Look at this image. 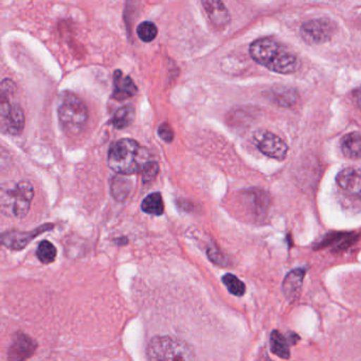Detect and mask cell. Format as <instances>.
I'll list each match as a JSON object with an SVG mask.
<instances>
[{
    "instance_id": "obj_3",
    "label": "cell",
    "mask_w": 361,
    "mask_h": 361,
    "mask_svg": "<svg viewBox=\"0 0 361 361\" xmlns=\"http://www.w3.org/2000/svg\"><path fill=\"white\" fill-rule=\"evenodd\" d=\"M58 113L61 126L67 135L78 136L83 132L88 121V109L77 94L62 92L59 97Z\"/></svg>"
},
{
    "instance_id": "obj_1",
    "label": "cell",
    "mask_w": 361,
    "mask_h": 361,
    "mask_svg": "<svg viewBox=\"0 0 361 361\" xmlns=\"http://www.w3.org/2000/svg\"><path fill=\"white\" fill-rule=\"evenodd\" d=\"M249 54L255 63L281 75L297 73L301 67L297 54L271 37H263L253 42L249 48Z\"/></svg>"
},
{
    "instance_id": "obj_25",
    "label": "cell",
    "mask_w": 361,
    "mask_h": 361,
    "mask_svg": "<svg viewBox=\"0 0 361 361\" xmlns=\"http://www.w3.org/2000/svg\"><path fill=\"white\" fill-rule=\"evenodd\" d=\"M158 135H159L162 140L168 143L172 142L173 139H174V132H173L172 128L168 123H164L159 126Z\"/></svg>"
},
{
    "instance_id": "obj_21",
    "label": "cell",
    "mask_w": 361,
    "mask_h": 361,
    "mask_svg": "<svg viewBox=\"0 0 361 361\" xmlns=\"http://www.w3.org/2000/svg\"><path fill=\"white\" fill-rule=\"evenodd\" d=\"M56 246L48 240H43L37 247V255L42 263H52L56 259Z\"/></svg>"
},
{
    "instance_id": "obj_18",
    "label": "cell",
    "mask_w": 361,
    "mask_h": 361,
    "mask_svg": "<svg viewBox=\"0 0 361 361\" xmlns=\"http://www.w3.org/2000/svg\"><path fill=\"white\" fill-rule=\"evenodd\" d=\"M270 348L271 352L280 358L288 359L290 357L288 341L279 331H272L270 336Z\"/></svg>"
},
{
    "instance_id": "obj_24",
    "label": "cell",
    "mask_w": 361,
    "mask_h": 361,
    "mask_svg": "<svg viewBox=\"0 0 361 361\" xmlns=\"http://www.w3.org/2000/svg\"><path fill=\"white\" fill-rule=\"evenodd\" d=\"M158 172H159V166L155 160H149L143 166L141 174H142V181L145 183H151L154 179L157 177Z\"/></svg>"
},
{
    "instance_id": "obj_8",
    "label": "cell",
    "mask_w": 361,
    "mask_h": 361,
    "mask_svg": "<svg viewBox=\"0 0 361 361\" xmlns=\"http://www.w3.org/2000/svg\"><path fill=\"white\" fill-rule=\"evenodd\" d=\"M255 143L261 153L274 159L284 160L288 152V147L280 137L266 130L255 133Z\"/></svg>"
},
{
    "instance_id": "obj_4",
    "label": "cell",
    "mask_w": 361,
    "mask_h": 361,
    "mask_svg": "<svg viewBox=\"0 0 361 361\" xmlns=\"http://www.w3.org/2000/svg\"><path fill=\"white\" fill-rule=\"evenodd\" d=\"M16 86L11 80L1 82V102H0V124L1 130L10 135H20L24 130L25 115L22 107L14 101Z\"/></svg>"
},
{
    "instance_id": "obj_23",
    "label": "cell",
    "mask_w": 361,
    "mask_h": 361,
    "mask_svg": "<svg viewBox=\"0 0 361 361\" xmlns=\"http://www.w3.org/2000/svg\"><path fill=\"white\" fill-rule=\"evenodd\" d=\"M137 35L141 41L145 43H151L157 37L158 29L153 23L143 22L137 27Z\"/></svg>"
},
{
    "instance_id": "obj_6",
    "label": "cell",
    "mask_w": 361,
    "mask_h": 361,
    "mask_svg": "<svg viewBox=\"0 0 361 361\" xmlns=\"http://www.w3.org/2000/svg\"><path fill=\"white\" fill-rule=\"evenodd\" d=\"M33 197L35 189L29 181H20L8 191L7 198L3 197V206L10 209L12 215L22 219L28 214Z\"/></svg>"
},
{
    "instance_id": "obj_13",
    "label": "cell",
    "mask_w": 361,
    "mask_h": 361,
    "mask_svg": "<svg viewBox=\"0 0 361 361\" xmlns=\"http://www.w3.org/2000/svg\"><path fill=\"white\" fill-rule=\"evenodd\" d=\"M114 85L115 88H114L113 99L117 101L128 100L138 92L132 78L124 75L121 71H116L114 73Z\"/></svg>"
},
{
    "instance_id": "obj_14",
    "label": "cell",
    "mask_w": 361,
    "mask_h": 361,
    "mask_svg": "<svg viewBox=\"0 0 361 361\" xmlns=\"http://www.w3.org/2000/svg\"><path fill=\"white\" fill-rule=\"evenodd\" d=\"M305 272L306 270L303 268H298L289 272L285 278L283 282V293L289 301H295L299 297Z\"/></svg>"
},
{
    "instance_id": "obj_12",
    "label": "cell",
    "mask_w": 361,
    "mask_h": 361,
    "mask_svg": "<svg viewBox=\"0 0 361 361\" xmlns=\"http://www.w3.org/2000/svg\"><path fill=\"white\" fill-rule=\"evenodd\" d=\"M202 4L213 26L223 29L229 25L230 14L221 0H202Z\"/></svg>"
},
{
    "instance_id": "obj_16",
    "label": "cell",
    "mask_w": 361,
    "mask_h": 361,
    "mask_svg": "<svg viewBox=\"0 0 361 361\" xmlns=\"http://www.w3.org/2000/svg\"><path fill=\"white\" fill-rule=\"evenodd\" d=\"M268 97L270 100L283 107L293 106L299 98L295 90L286 87L274 88L268 92Z\"/></svg>"
},
{
    "instance_id": "obj_17",
    "label": "cell",
    "mask_w": 361,
    "mask_h": 361,
    "mask_svg": "<svg viewBox=\"0 0 361 361\" xmlns=\"http://www.w3.org/2000/svg\"><path fill=\"white\" fill-rule=\"evenodd\" d=\"M111 190V194L116 200L123 202L132 190V181L126 177V175L119 174L118 176L114 177Z\"/></svg>"
},
{
    "instance_id": "obj_9",
    "label": "cell",
    "mask_w": 361,
    "mask_h": 361,
    "mask_svg": "<svg viewBox=\"0 0 361 361\" xmlns=\"http://www.w3.org/2000/svg\"><path fill=\"white\" fill-rule=\"evenodd\" d=\"M52 228H54V225L47 224V225L41 226V227L31 230V231L11 230V231H7L3 233V235H1V242H3V245H5L8 248L14 249V250H22L25 247L28 246L39 234L49 231Z\"/></svg>"
},
{
    "instance_id": "obj_2",
    "label": "cell",
    "mask_w": 361,
    "mask_h": 361,
    "mask_svg": "<svg viewBox=\"0 0 361 361\" xmlns=\"http://www.w3.org/2000/svg\"><path fill=\"white\" fill-rule=\"evenodd\" d=\"M151 158L149 151L137 141L121 139L109 149V166L118 174L132 175L141 172Z\"/></svg>"
},
{
    "instance_id": "obj_15",
    "label": "cell",
    "mask_w": 361,
    "mask_h": 361,
    "mask_svg": "<svg viewBox=\"0 0 361 361\" xmlns=\"http://www.w3.org/2000/svg\"><path fill=\"white\" fill-rule=\"evenodd\" d=\"M342 153L350 159L361 158V134L350 133L341 139Z\"/></svg>"
},
{
    "instance_id": "obj_10",
    "label": "cell",
    "mask_w": 361,
    "mask_h": 361,
    "mask_svg": "<svg viewBox=\"0 0 361 361\" xmlns=\"http://www.w3.org/2000/svg\"><path fill=\"white\" fill-rule=\"evenodd\" d=\"M37 350V342L24 334L14 336L13 341L8 353V357L11 360H25L30 358Z\"/></svg>"
},
{
    "instance_id": "obj_5",
    "label": "cell",
    "mask_w": 361,
    "mask_h": 361,
    "mask_svg": "<svg viewBox=\"0 0 361 361\" xmlns=\"http://www.w3.org/2000/svg\"><path fill=\"white\" fill-rule=\"evenodd\" d=\"M149 360H193V350L185 342L172 337H156L147 350Z\"/></svg>"
},
{
    "instance_id": "obj_22",
    "label": "cell",
    "mask_w": 361,
    "mask_h": 361,
    "mask_svg": "<svg viewBox=\"0 0 361 361\" xmlns=\"http://www.w3.org/2000/svg\"><path fill=\"white\" fill-rule=\"evenodd\" d=\"M223 283L225 284V286L227 287L230 293L236 295V297H242L245 291H246V286H245L244 283H243L238 276H234V274H225V276H223Z\"/></svg>"
},
{
    "instance_id": "obj_26",
    "label": "cell",
    "mask_w": 361,
    "mask_h": 361,
    "mask_svg": "<svg viewBox=\"0 0 361 361\" xmlns=\"http://www.w3.org/2000/svg\"><path fill=\"white\" fill-rule=\"evenodd\" d=\"M355 100H356L357 106L361 109V87L355 92Z\"/></svg>"
},
{
    "instance_id": "obj_19",
    "label": "cell",
    "mask_w": 361,
    "mask_h": 361,
    "mask_svg": "<svg viewBox=\"0 0 361 361\" xmlns=\"http://www.w3.org/2000/svg\"><path fill=\"white\" fill-rule=\"evenodd\" d=\"M135 119V109L130 105L121 107L111 118V124L118 130L128 128Z\"/></svg>"
},
{
    "instance_id": "obj_7",
    "label": "cell",
    "mask_w": 361,
    "mask_h": 361,
    "mask_svg": "<svg viewBox=\"0 0 361 361\" xmlns=\"http://www.w3.org/2000/svg\"><path fill=\"white\" fill-rule=\"evenodd\" d=\"M302 39L308 44H324L333 37L335 24L326 18L308 20L300 29Z\"/></svg>"
},
{
    "instance_id": "obj_20",
    "label": "cell",
    "mask_w": 361,
    "mask_h": 361,
    "mask_svg": "<svg viewBox=\"0 0 361 361\" xmlns=\"http://www.w3.org/2000/svg\"><path fill=\"white\" fill-rule=\"evenodd\" d=\"M141 208L147 214L156 215V216L164 214V204L161 194L157 192V193H152L147 195L143 200Z\"/></svg>"
},
{
    "instance_id": "obj_11",
    "label": "cell",
    "mask_w": 361,
    "mask_h": 361,
    "mask_svg": "<svg viewBox=\"0 0 361 361\" xmlns=\"http://www.w3.org/2000/svg\"><path fill=\"white\" fill-rule=\"evenodd\" d=\"M338 185L354 197L361 198V170L348 168L337 175Z\"/></svg>"
}]
</instances>
